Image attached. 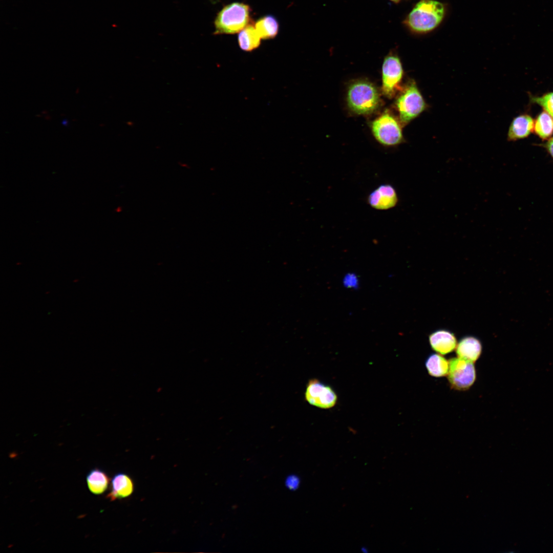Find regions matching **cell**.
Wrapping results in <instances>:
<instances>
[{
    "label": "cell",
    "mask_w": 553,
    "mask_h": 553,
    "mask_svg": "<svg viewBox=\"0 0 553 553\" xmlns=\"http://www.w3.org/2000/svg\"><path fill=\"white\" fill-rule=\"evenodd\" d=\"M444 14L442 4L433 0H422L409 13L406 24L413 32H428L439 25Z\"/></svg>",
    "instance_id": "6da1fadb"
},
{
    "label": "cell",
    "mask_w": 553,
    "mask_h": 553,
    "mask_svg": "<svg viewBox=\"0 0 553 553\" xmlns=\"http://www.w3.org/2000/svg\"><path fill=\"white\" fill-rule=\"evenodd\" d=\"M251 9L249 5L234 2L224 6L214 21V34L239 33L249 25Z\"/></svg>",
    "instance_id": "7a4b0ae2"
},
{
    "label": "cell",
    "mask_w": 553,
    "mask_h": 553,
    "mask_svg": "<svg viewBox=\"0 0 553 553\" xmlns=\"http://www.w3.org/2000/svg\"><path fill=\"white\" fill-rule=\"evenodd\" d=\"M347 100L349 108L358 115H366L375 111L380 99L376 87L365 80L356 81L348 88Z\"/></svg>",
    "instance_id": "3957f363"
},
{
    "label": "cell",
    "mask_w": 553,
    "mask_h": 553,
    "mask_svg": "<svg viewBox=\"0 0 553 553\" xmlns=\"http://www.w3.org/2000/svg\"><path fill=\"white\" fill-rule=\"evenodd\" d=\"M399 120L406 125L417 117L427 105L414 81L410 82L396 100Z\"/></svg>",
    "instance_id": "277c9868"
},
{
    "label": "cell",
    "mask_w": 553,
    "mask_h": 553,
    "mask_svg": "<svg viewBox=\"0 0 553 553\" xmlns=\"http://www.w3.org/2000/svg\"><path fill=\"white\" fill-rule=\"evenodd\" d=\"M372 133L381 144L393 146L403 141L400 124L391 114L385 112L371 124Z\"/></svg>",
    "instance_id": "5b68a950"
},
{
    "label": "cell",
    "mask_w": 553,
    "mask_h": 553,
    "mask_svg": "<svg viewBox=\"0 0 553 553\" xmlns=\"http://www.w3.org/2000/svg\"><path fill=\"white\" fill-rule=\"evenodd\" d=\"M449 361L447 376L451 387L460 391L469 389L476 377L474 363L459 357L452 358Z\"/></svg>",
    "instance_id": "8992f818"
},
{
    "label": "cell",
    "mask_w": 553,
    "mask_h": 553,
    "mask_svg": "<svg viewBox=\"0 0 553 553\" xmlns=\"http://www.w3.org/2000/svg\"><path fill=\"white\" fill-rule=\"evenodd\" d=\"M305 398L311 405L323 409L333 408L337 401V395L330 386L316 378L310 379L305 392Z\"/></svg>",
    "instance_id": "52a82bcc"
},
{
    "label": "cell",
    "mask_w": 553,
    "mask_h": 553,
    "mask_svg": "<svg viewBox=\"0 0 553 553\" xmlns=\"http://www.w3.org/2000/svg\"><path fill=\"white\" fill-rule=\"evenodd\" d=\"M403 75V69L399 58L389 55L385 58L382 67V88L383 94L391 98L399 87Z\"/></svg>",
    "instance_id": "ba28073f"
},
{
    "label": "cell",
    "mask_w": 553,
    "mask_h": 553,
    "mask_svg": "<svg viewBox=\"0 0 553 553\" xmlns=\"http://www.w3.org/2000/svg\"><path fill=\"white\" fill-rule=\"evenodd\" d=\"M398 202L395 188L390 184L379 185L369 195L368 204L376 210H385L394 207Z\"/></svg>",
    "instance_id": "9c48e42d"
},
{
    "label": "cell",
    "mask_w": 553,
    "mask_h": 553,
    "mask_svg": "<svg viewBox=\"0 0 553 553\" xmlns=\"http://www.w3.org/2000/svg\"><path fill=\"white\" fill-rule=\"evenodd\" d=\"M432 348L440 354H446L452 352L457 346V339L450 331L441 329L434 331L429 336Z\"/></svg>",
    "instance_id": "30bf717a"
},
{
    "label": "cell",
    "mask_w": 553,
    "mask_h": 553,
    "mask_svg": "<svg viewBox=\"0 0 553 553\" xmlns=\"http://www.w3.org/2000/svg\"><path fill=\"white\" fill-rule=\"evenodd\" d=\"M134 490V484L131 478L126 474L118 473L111 481V491L107 498L111 501L128 497Z\"/></svg>",
    "instance_id": "8fae6325"
},
{
    "label": "cell",
    "mask_w": 553,
    "mask_h": 553,
    "mask_svg": "<svg viewBox=\"0 0 553 553\" xmlns=\"http://www.w3.org/2000/svg\"><path fill=\"white\" fill-rule=\"evenodd\" d=\"M535 121L529 115L522 114L513 120L507 134L508 141H516L527 137L534 131Z\"/></svg>",
    "instance_id": "7c38bea8"
},
{
    "label": "cell",
    "mask_w": 553,
    "mask_h": 553,
    "mask_svg": "<svg viewBox=\"0 0 553 553\" xmlns=\"http://www.w3.org/2000/svg\"><path fill=\"white\" fill-rule=\"evenodd\" d=\"M456 348L458 357L473 363L478 359L482 351L480 341L472 336L462 338Z\"/></svg>",
    "instance_id": "4fadbf2b"
},
{
    "label": "cell",
    "mask_w": 553,
    "mask_h": 553,
    "mask_svg": "<svg viewBox=\"0 0 553 553\" xmlns=\"http://www.w3.org/2000/svg\"><path fill=\"white\" fill-rule=\"evenodd\" d=\"M261 39L254 26L249 24L242 30L238 36L239 47L246 52L258 48L260 45Z\"/></svg>",
    "instance_id": "5bb4252c"
},
{
    "label": "cell",
    "mask_w": 553,
    "mask_h": 553,
    "mask_svg": "<svg viewBox=\"0 0 553 553\" xmlns=\"http://www.w3.org/2000/svg\"><path fill=\"white\" fill-rule=\"evenodd\" d=\"M109 482L107 474L99 469L92 470L87 476L88 487L90 492L95 495L103 493L107 490Z\"/></svg>",
    "instance_id": "9a60e30c"
},
{
    "label": "cell",
    "mask_w": 553,
    "mask_h": 553,
    "mask_svg": "<svg viewBox=\"0 0 553 553\" xmlns=\"http://www.w3.org/2000/svg\"><path fill=\"white\" fill-rule=\"evenodd\" d=\"M254 27L261 38L263 39L275 37L279 30V24L277 19L271 15H265L260 18L255 23Z\"/></svg>",
    "instance_id": "2e32d148"
},
{
    "label": "cell",
    "mask_w": 553,
    "mask_h": 553,
    "mask_svg": "<svg viewBox=\"0 0 553 553\" xmlns=\"http://www.w3.org/2000/svg\"><path fill=\"white\" fill-rule=\"evenodd\" d=\"M426 367L429 374L434 377L446 376L449 369V361L439 354H431L427 359Z\"/></svg>",
    "instance_id": "e0dca14e"
},
{
    "label": "cell",
    "mask_w": 553,
    "mask_h": 553,
    "mask_svg": "<svg viewBox=\"0 0 553 553\" xmlns=\"http://www.w3.org/2000/svg\"><path fill=\"white\" fill-rule=\"evenodd\" d=\"M534 131L543 140L548 139L553 134V117L544 111L537 117Z\"/></svg>",
    "instance_id": "ac0fdd59"
},
{
    "label": "cell",
    "mask_w": 553,
    "mask_h": 553,
    "mask_svg": "<svg viewBox=\"0 0 553 553\" xmlns=\"http://www.w3.org/2000/svg\"><path fill=\"white\" fill-rule=\"evenodd\" d=\"M530 102L541 106L544 111L553 117V92L545 93L540 96L529 95Z\"/></svg>",
    "instance_id": "d6986e66"
},
{
    "label": "cell",
    "mask_w": 553,
    "mask_h": 553,
    "mask_svg": "<svg viewBox=\"0 0 553 553\" xmlns=\"http://www.w3.org/2000/svg\"><path fill=\"white\" fill-rule=\"evenodd\" d=\"M300 479L296 476H290L286 481L287 486L291 490H295L299 486Z\"/></svg>",
    "instance_id": "ffe728a7"
},
{
    "label": "cell",
    "mask_w": 553,
    "mask_h": 553,
    "mask_svg": "<svg viewBox=\"0 0 553 553\" xmlns=\"http://www.w3.org/2000/svg\"><path fill=\"white\" fill-rule=\"evenodd\" d=\"M540 145L544 147L553 159V136L549 138L546 142L540 144Z\"/></svg>",
    "instance_id": "44dd1931"
},
{
    "label": "cell",
    "mask_w": 553,
    "mask_h": 553,
    "mask_svg": "<svg viewBox=\"0 0 553 553\" xmlns=\"http://www.w3.org/2000/svg\"><path fill=\"white\" fill-rule=\"evenodd\" d=\"M355 276L349 274L344 280V283L348 287H354L356 285L357 280Z\"/></svg>",
    "instance_id": "7402d4cb"
},
{
    "label": "cell",
    "mask_w": 553,
    "mask_h": 553,
    "mask_svg": "<svg viewBox=\"0 0 553 553\" xmlns=\"http://www.w3.org/2000/svg\"><path fill=\"white\" fill-rule=\"evenodd\" d=\"M361 550L362 552H363L364 553H367L368 552V549L366 547L361 548Z\"/></svg>",
    "instance_id": "603a6c76"
},
{
    "label": "cell",
    "mask_w": 553,
    "mask_h": 553,
    "mask_svg": "<svg viewBox=\"0 0 553 553\" xmlns=\"http://www.w3.org/2000/svg\"><path fill=\"white\" fill-rule=\"evenodd\" d=\"M391 1H392V2H394L396 3H398V2H399V1H400V0H391Z\"/></svg>",
    "instance_id": "cb8c5ba5"
},
{
    "label": "cell",
    "mask_w": 553,
    "mask_h": 553,
    "mask_svg": "<svg viewBox=\"0 0 553 553\" xmlns=\"http://www.w3.org/2000/svg\"><path fill=\"white\" fill-rule=\"evenodd\" d=\"M62 124H65V125H67V121H66V120H64V121H62Z\"/></svg>",
    "instance_id": "d4e9b609"
}]
</instances>
